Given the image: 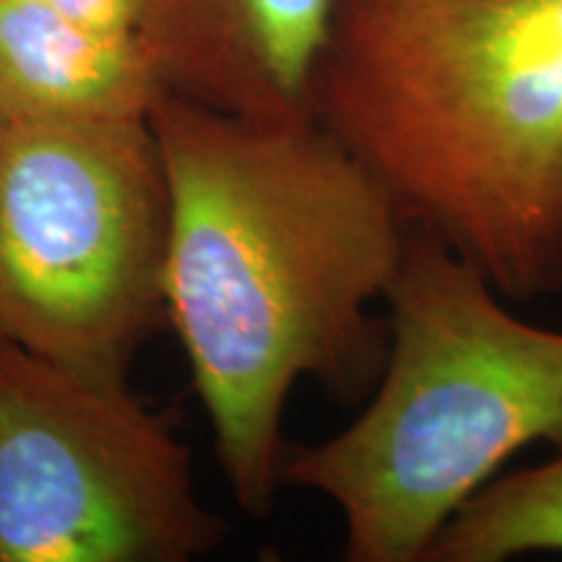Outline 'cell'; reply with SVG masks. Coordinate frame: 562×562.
<instances>
[{"label":"cell","instance_id":"cell-10","mask_svg":"<svg viewBox=\"0 0 562 562\" xmlns=\"http://www.w3.org/2000/svg\"><path fill=\"white\" fill-rule=\"evenodd\" d=\"M3 136H5V125L0 121V144H3Z\"/></svg>","mask_w":562,"mask_h":562},{"label":"cell","instance_id":"cell-5","mask_svg":"<svg viewBox=\"0 0 562 562\" xmlns=\"http://www.w3.org/2000/svg\"><path fill=\"white\" fill-rule=\"evenodd\" d=\"M224 537L170 414L0 341V562H191Z\"/></svg>","mask_w":562,"mask_h":562},{"label":"cell","instance_id":"cell-6","mask_svg":"<svg viewBox=\"0 0 562 562\" xmlns=\"http://www.w3.org/2000/svg\"><path fill=\"white\" fill-rule=\"evenodd\" d=\"M339 0H138L136 40L161 87L203 108L307 117Z\"/></svg>","mask_w":562,"mask_h":562},{"label":"cell","instance_id":"cell-1","mask_svg":"<svg viewBox=\"0 0 562 562\" xmlns=\"http://www.w3.org/2000/svg\"><path fill=\"white\" fill-rule=\"evenodd\" d=\"M170 188L167 323L186 351L232 497L269 516L284 409L305 378L370 396L412 224L315 115L252 121L170 91L149 112Z\"/></svg>","mask_w":562,"mask_h":562},{"label":"cell","instance_id":"cell-8","mask_svg":"<svg viewBox=\"0 0 562 562\" xmlns=\"http://www.w3.org/2000/svg\"><path fill=\"white\" fill-rule=\"evenodd\" d=\"M562 552V453L495 476L448 521L425 562H505Z\"/></svg>","mask_w":562,"mask_h":562},{"label":"cell","instance_id":"cell-2","mask_svg":"<svg viewBox=\"0 0 562 562\" xmlns=\"http://www.w3.org/2000/svg\"><path fill=\"white\" fill-rule=\"evenodd\" d=\"M311 110L505 300L562 292V0H339Z\"/></svg>","mask_w":562,"mask_h":562},{"label":"cell","instance_id":"cell-7","mask_svg":"<svg viewBox=\"0 0 562 562\" xmlns=\"http://www.w3.org/2000/svg\"><path fill=\"white\" fill-rule=\"evenodd\" d=\"M165 94L140 42L45 0H0V121H146Z\"/></svg>","mask_w":562,"mask_h":562},{"label":"cell","instance_id":"cell-4","mask_svg":"<svg viewBox=\"0 0 562 562\" xmlns=\"http://www.w3.org/2000/svg\"><path fill=\"white\" fill-rule=\"evenodd\" d=\"M170 188L146 121L5 125L0 341L128 381L167 323Z\"/></svg>","mask_w":562,"mask_h":562},{"label":"cell","instance_id":"cell-9","mask_svg":"<svg viewBox=\"0 0 562 562\" xmlns=\"http://www.w3.org/2000/svg\"><path fill=\"white\" fill-rule=\"evenodd\" d=\"M45 3L94 30L136 37L138 0H45Z\"/></svg>","mask_w":562,"mask_h":562},{"label":"cell","instance_id":"cell-3","mask_svg":"<svg viewBox=\"0 0 562 562\" xmlns=\"http://www.w3.org/2000/svg\"><path fill=\"white\" fill-rule=\"evenodd\" d=\"M480 266L412 229L389 355L364 409L286 446L281 487L331 501L349 562H425L448 521L526 448L562 453V331L518 318Z\"/></svg>","mask_w":562,"mask_h":562}]
</instances>
